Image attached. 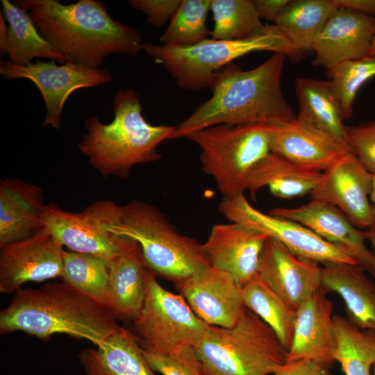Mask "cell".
<instances>
[{
	"label": "cell",
	"instance_id": "23",
	"mask_svg": "<svg viewBox=\"0 0 375 375\" xmlns=\"http://www.w3.org/2000/svg\"><path fill=\"white\" fill-rule=\"evenodd\" d=\"M147 267L137 242L110 262L106 307L117 319L133 321L146 297Z\"/></svg>",
	"mask_w": 375,
	"mask_h": 375
},
{
	"label": "cell",
	"instance_id": "7",
	"mask_svg": "<svg viewBox=\"0 0 375 375\" xmlns=\"http://www.w3.org/2000/svg\"><path fill=\"white\" fill-rule=\"evenodd\" d=\"M110 231L140 246L147 267L173 283L210 265L203 244L181 234L156 206L134 199Z\"/></svg>",
	"mask_w": 375,
	"mask_h": 375
},
{
	"label": "cell",
	"instance_id": "43",
	"mask_svg": "<svg viewBox=\"0 0 375 375\" xmlns=\"http://www.w3.org/2000/svg\"><path fill=\"white\" fill-rule=\"evenodd\" d=\"M365 238L372 245L373 259L369 272L375 278V230L372 228L367 229L365 231Z\"/></svg>",
	"mask_w": 375,
	"mask_h": 375
},
{
	"label": "cell",
	"instance_id": "26",
	"mask_svg": "<svg viewBox=\"0 0 375 375\" xmlns=\"http://www.w3.org/2000/svg\"><path fill=\"white\" fill-rule=\"evenodd\" d=\"M78 357L85 375H156L135 335L124 327L101 344L82 349Z\"/></svg>",
	"mask_w": 375,
	"mask_h": 375
},
{
	"label": "cell",
	"instance_id": "30",
	"mask_svg": "<svg viewBox=\"0 0 375 375\" xmlns=\"http://www.w3.org/2000/svg\"><path fill=\"white\" fill-rule=\"evenodd\" d=\"M243 301L245 308L266 323L288 350L296 310L257 275L243 286Z\"/></svg>",
	"mask_w": 375,
	"mask_h": 375
},
{
	"label": "cell",
	"instance_id": "40",
	"mask_svg": "<svg viewBox=\"0 0 375 375\" xmlns=\"http://www.w3.org/2000/svg\"><path fill=\"white\" fill-rule=\"evenodd\" d=\"M290 0H254L260 19L275 22Z\"/></svg>",
	"mask_w": 375,
	"mask_h": 375
},
{
	"label": "cell",
	"instance_id": "24",
	"mask_svg": "<svg viewBox=\"0 0 375 375\" xmlns=\"http://www.w3.org/2000/svg\"><path fill=\"white\" fill-rule=\"evenodd\" d=\"M358 264L322 266V288L343 300L347 319L360 329L375 330V283Z\"/></svg>",
	"mask_w": 375,
	"mask_h": 375
},
{
	"label": "cell",
	"instance_id": "17",
	"mask_svg": "<svg viewBox=\"0 0 375 375\" xmlns=\"http://www.w3.org/2000/svg\"><path fill=\"white\" fill-rule=\"evenodd\" d=\"M296 256L269 238L262 251L257 276L295 310L322 288V267Z\"/></svg>",
	"mask_w": 375,
	"mask_h": 375
},
{
	"label": "cell",
	"instance_id": "36",
	"mask_svg": "<svg viewBox=\"0 0 375 375\" xmlns=\"http://www.w3.org/2000/svg\"><path fill=\"white\" fill-rule=\"evenodd\" d=\"M141 349L150 368L161 375H206L193 347L169 353Z\"/></svg>",
	"mask_w": 375,
	"mask_h": 375
},
{
	"label": "cell",
	"instance_id": "33",
	"mask_svg": "<svg viewBox=\"0 0 375 375\" xmlns=\"http://www.w3.org/2000/svg\"><path fill=\"white\" fill-rule=\"evenodd\" d=\"M110 262L94 255L64 249L60 278L106 307Z\"/></svg>",
	"mask_w": 375,
	"mask_h": 375
},
{
	"label": "cell",
	"instance_id": "27",
	"mask_svg": "<svg viewBox=\"0 0 375 375\" xmlns=\"http://www.w3.org/2000/svg\"><path fill=\"white\" fill-rule=\"evenodd\" d=\"M297 117L349 146L340 102L330 81L299 77L295 81Z\"/></svg>",
	"mask_w": 375,
	"mask_h": 375
},
{
	"label": "cell",
	"instance_id": "9",
	"mask_svg": "<svg viewBox=\"0 0 375 375\" xmlns=\"http://www.w3.org/2000/svg\"><path fill=\"white\" fill-rule=\"evenodd\" d=\"M122 207L110 200H98L83 211H66L55 203L44 206L42 228L68 250L111 261L133 245V240L115 234Z\"/></svg>",
	"mask_w": 375,
	"mask_h": 375
},
{
	"label": "cell",
	"instance_id": "46",
	"mask_svg": "<svg viewBox=\"0 0 375 375\" xmlns=\"http://www.w3.org/2000/svg\"><path fill=\"white\" fill-rule=\"evenodd\" d=\"M372 375H375V362L373 365V373H372Z\"/></svg>",
	"mask_w": 375,
	"mask_h": 375
},
{
	"label": "cell",
	"instance_id": "29",
	"mask_svg": "<svg viewBox=\"0 0 375 375\" xmlns=\"http://www.w3.org/2000/svg\"><path fill=\"white\" fill-rule=\"evenodd\" d=\"M335 0H294L284 8L274 25L299 51L305 53L337 9Z\"/></svg>",
	"mask_w": 375,
	"mask_h": 375
},
{
	"label": "cell",
	"instance_id": "15",
	"mask_svg": "<svg viewBox=\"0 0 375 375\" xmlns=\"http://www.w3.org/2000/svg\"><path fill=\"white\" fill-rule=\"evenodd\" d=\"M372 183V174L351 151L322 172L309 195L336 206L356 227L369 229L375 222V208L369 199Z\"/></svg>",
	"mask_w": 375,
	"mask_h": 375
},
{
	"label": "cell",
	"instance_id": "2",
	"mask_svg": "<svg viewBox=\"0 0 375 375\" xmlns=\"http://www.w3.org/2000/svg\"><path fill=\"white\" fill-rule=\"evenodd\" d=\"M285 57L274 53L249 70L233 63L219 69L210 88V98L176 126L172 139L186 138L219 124L269 123L295 118L281 85Z\"/></svg>",
	"mask_w": 375,
	"mask_h": 375
},
{
	"label": "cell",
	"instance_id": "19",
	"mask_svg": "<svg viewBox=\"0 0 375 375\" xmlns=\"http://www.w3.org/2000/svg\"><path fill=\"white\" fill-rule=\"evenodd\" d=\"M269 214L297 222L326 241L347 251L365 271H369L372 252L365 244V231L356 227L336 206L311 199L295 208H276Z\"/></svg>",
	"mask_w": 375,
	"mask_h": 375
},
{
	"label": "cell",
	"instance_id": "32",
	"mask_svg": "<svg viewBox=\"0 0 375 375\" xmlns=\"http://www.w3.org/2000/svg\"><path fill=\"white\" fill-rule=\"evenodd\" d=\"M214 21L210 35L215 40H238L265 32V25L251 0H211Z\"/></svg>",
	"mask_w": 375,
	"mask_h": 375
},
{
	"label": "cell",
	"instance_id": "37",
	"mask_svg": "<svg viewBox=\"0 0 375 375\" xmlns=\"http://www.w3.org/2000/svg\"><path fill=\"white\" fill-rule=\"evenodd\" d=\"M346 131L352 152L369 173L375 174V121L346 126Z\"/></svg>",
	"mask_w": 375,
	"mask_h": 375
},
{
	"label": "cell",
	"instance_id": "31",
	"mask_svg": "<svg viewBox=\"0 0 375 375\" xmlns=\"http://www.w3.org/2000/svg\"><path fill=\"white\" fill-rule=\"evenodd\" d=\"M336 338L335 362L345 375H372L375 362V330L360 329L347 318L333 316Z\"/></svg>",
	"mask_w": 375,
	"mask_h": 375
},
{
	"label": "cell",
	"instance_id": "3",
	"mask_svg": "<svg viewBox=\"0 0 375 375\" xmlns=\"http://www.w3.org/2000/svg\"><path fill=\"white\" fill-rule=\"evenodd\" d=\"M122 327L107 307L62 281L20 288L0 312L1 335L21 331L47 340L65 334L98 346Z\"/></svg>",
	"mask_w": 375,
	"mask_h": 375
},
{
	"label": "cell",
	"instance_id": "4",
	"mask_svg": "<svg viewBox=\"0 0 375 375\" xmlns=\"http://www.w3.org/2000/svg\"><path fill=\"white\" fill-rule=\"evenodd\" d=\"M112 112L109 124L101 123L97 116L85 120L87 133L78 149L103 177L126 178L135 165L161 158L158 147L172 139L176 126L149 123L142 115L140 97L131 88L117 90Z\"/></svg>",
	"mask_w": 375,
	"mask_h": 375
},
{
	"label": "cell",
	"instance_id": "38",
	"mask_svg": "<svg viewBox=\"0 0 375 375\" xmlns=\"http://www.w3.org/2000/svg\"><path fill=\"white\" fill-rule=\"evenodd\" d=\"M182 0H131V7L147 15L150 25L160 28L168 21L178 8Z\"/></svg>",
	"mask_w": 375,
	"mask_h": 375
},
{
	"label": "cell",
	"instance_id": "18",
	"mask_svg": "<svg viewBox=\"0 0 375 375\" xmlns=\"http://www.w3.org/2000/svg\"><path fill=\"white\" fill-rule=\"evenodd\" d=\"M269 237L240 223L216 224L203 244L210 265L233 276L242 287L257 274Z\"/></svg>",
	"mask_w": 375,
	"mask_h": 375
},
{
	"label": "cell",
	"instance_id": "25",
	"mask_svg": "<svg viewBox=\"0 0 375 375\" xmlns=\"http://www.w3.org/2000/svg\"><path fill=\"white\" fill-rule=\"evenodd\" d=\"M322 172L301 166L278 153L270 151L249 173L246 191L252 199L257 192L267 187L281 199L310 194L319 184Z\"/></svg>",
	"mask_w": 375,
	"mask_h": 375
},
{
	"label": "cell",
	"instance_id": "35",
	"mask_svg": "<svg viewBox=\"0 0 375 375\" xmlns=\"http://www.w3.org/2000/svg\"><path fill=\"white\" fill-rule=\"evenodd\" d=\"M328 74L341 104L343 119H349L353 114V104L358 91L375 76V55L344 61Z\"/></svg>",
	"mask_w": 375,
	"mask_h": 375
},
{
	"label": "cell",
	"instance_id": "44",
	"mask_svg": "<svg viewBox=\"0 0 375 375\" xmlns=\"http://www.w3.org/2000/svg\"><path fill=\"white\" fill-rule=\"evenodd\" d=\"M372 189L370 192V201L372 203V205L374 206L375 208V174H372ZM372 229L375 230V222L374 226L371 228Z\"/></svg>",
	"mask_w": 375,
	"mask_h": 375
},
{
	"label": "cell",
	"instance_id": "34",
	"mask_svg": "<svg viewBox=\"0 0 375 375\" xmlns=\"http://www.w3.org/2000/svg\"><path fill=\"white\" fill-rule=\"evenodd\" d=\"M211 0H182L160 41L169 46H191L210 35L206 19Z\"/></svg>",
	"mask_w": 375,
	"mask_h": 375
},
{
	"label": "cell",
	"instance_id": "41",
	"mask_svg": "<svg viewBox=\"0 0 375 375\" xmlns=\"http://www.w3.org/2000/svg\"><path fill=\"white\" fill-rule=\"evenodd\" d=\"M338 8L351 10L362 14L375 15V0H335Z\"/></svg>",
	"mask_w": 375,
	"mask_h": 375
},
{
	"label": "cell",
	"instance_id": "10",
	"mask_svg": "<svg viewBox=\"0 0 375 375\" xmlns=\"http://www.w3.org/2000/svg\"><path fill=\"white\" fill-rule=\"evenodd\" d=\"M156 275L146 269V297L140 314L133 321L135 332L142 339V347L169 353L184 347H194L207 327L181 294L164 288Z\"/></svg>",
	"mask_w": 375,
	"mask_h": 375
},
{
	"label": "cell",
	"instance_id": "45",
	"mask_svg": "<svg viewBox=\"0 0 375 375\" xmlns=\"http://www.w3.org/2000/svg\"><path fill=\"white\" fill-rule=\"evenodd\" d=\"M375 55V36L372 40V45L370 47L368 55L369 56H374Z\"/></svg>",
	"mask_w": 375,
	"mask_h": 375
},
{
	"label": "cell",
	"instance_id": "22",
	"mask_svg": "<svg viewBox=\"0 0 375 375\" xmlns=\"http://www.w3.org/2000/svg\"><path fill=\"white\" fill-rule=\"evenodd\" d=\"M42 189L19 178L0 181V248L42 228Z\"/></svg>",
	"mask_w": 375,
	"mask_h": 375
},
{
	"label": "cell",
	"instance_id": "20",
	"mask_svg": "<svg viewBox=\"0 0 375 375\" xmlns=\"http://www.w3.org/2000/svg\"><path fill=\"white\" fill-rule=\"evenodd\" d=\"M374 36V17L337 8L311 47L313 65L328 72L344 61L367 56Z\"/></svg>",
	"mask_w": 375,
	"mask_h": 375
},
{
	"label": "cell",
	"instance_id": "8",
	"mask_svg": "<svg viewBox=\"0 0 375 375\" xmlns=\"http://www.w3.org/2000/svg\"><path fill=\"white\" fill-rule=\"evenodd\" d=\"M186 138L199 147L202 169L215 181L223 198L244 194L251 169L271 151L265 123L219 124Z\"/></svg>",
	"mask_w": 375,
	"mask_h": 375
},
{
	"label": "cell",
	"instance_id": "28",
	"mask_svg": "<svg viewBox=\"0 0 375 375\" xmlns=\"http://www.w3.org/2000/svg\"><path fill=\"white\" fill-rule=\"evenodd\" d=\"M1 1L8 24L5 55L9 62L24 66L33 58H43L60 64L67 62L65 57L40 33L26 10L8 0Z\"/></svg>",
	"mask_w": 375,
	"mask_h": 375
},
{
	"label": "cell",
	"instance_id": "14",
	"mask_svg": "<svg viewBox=\"0 0 375 375\" xmlns=\"http://www.w3.org/2000/svg\"><path fill=\"white\" fill-rule=\"evenodd\" d=\"M0 249L1 294H15L28 282L61 276L64 248L44 228Z\"/></svg>",
	"mask_w": 375,
	"mask_h": 375
},
{
	"label": "cell",
	"instance_id": "39",
	"mask_svg": "<svg viewBox=\"0 0 375 375\" xmlns=\"http://www.w3.org/2000/svg\"><path fill=\"white\" fill-rule=\"evenodd\" d=\"M272 375H335L331 367L311 359L286 361Z\"/></svg>",
	"mask_w": 375,
	"mask_h": 375
},
{
	"label": "cell",
	"instance_id": "12",
	"mask_svg": "<svg viewBox=\"0 0 375 375\" xmlns=\"http://www.w3.org/2000/svg\"><path fill=\"white\" fill-rule=\"evenodd\" d=\"M0 74L6 80L26 78L32 81L38 88L45 105L46 117L42 126H51L58 130L64 105L75 90L112 81L107 69H92L68 62L58 65L54 60H36L21 66L8 60H1Z\"/></svg>",
	"mask_w": 375,
	"mask_h": 375
},
{
	"label": "cell",
	"instance_id": "5",
	"mask_svg": "<svg viewBox=\"0 0 375 375\" xmlns=\"http://www.w3.org/2000/svg\"><path fill=\"white\" fill-rule=\"evenodd\" d=\"M194 349L206 375H272L288 356L272 329L247 308L231 327L208 325Z\"/></svg>",
	"mask_w": 375,
	"mask_h": 375
},
{
	"label": "cell",
	"instance_id": "11",
	"mask_svg": "<svg viewBox=\"0 0 375 375\" xmlns=\"http://www.w3.org/2000/svg\"><path fill=\"white\" fill-rule=\"evenodd\" d=\"M219 210L230 222L240 223L265 233L297 256L322 265L358 264L344 249L326 241L306 226L255 208L244 194L223 198Z\"/></svg>",
	"mask_w": 375,
	"mask_h": 375
},
{
	"label": "cell",
	"instance_id": "42",
	"mask_svg": "<svg viewBox=\"0 0 375 375\" xmlns=\"http://www.w3.org/2000/svg\"><path fill=\"white\" fill-rule=\"evenodd\" d=\"M8 26L5 23L2 12L0 13V53L5 56V48L7 42Z\"/></svg>",
	"mask_w": 375,
	"mask_h": 375
},
{
	"label": "cell",
	"instance_id": "6",
	"mask_svg": "<svg viewBox=\"0 0 375 375\" xmlns=\"http://www.w3.org/2000/svg\"><path fill=\"white\" fill-rule=\"evenodd\" d=\"M143 51L162 66L178 86L189 90L211 88L215 74L248 53L267 51L291 58L303 54L275 25L258 35L238 40L206 39L191 46L157 45L144 42Z\"/></svg>",
	"mask_w": 375,
	"mask_h": 375
},
{
	"label": "cell",
	"instance_id": "1",
	"mask_svg": "<svg viewBox=\"0 0 375 375\" xmlns=\"http://www.w3.org/2000/svg\"><path fill=\"white\" fill-rule=\"evenodd\" d=\"M40 33L67 62L99 69L110 54L135 56L143 51L142 35L135 28L115 20L100 1L17 0Z\"/></svg>",
	"mask_w": 375,
	"mask_h": 375
},
{
	"label": "cell",
	"instance_id": "13",
	"mask_svg": "<svg viewBox=\"0 0 375 375\" xmlns=\"http://www.w3.org/2000/svg\"><path fill=\"white\" fill-rule=\"evenodd\" d=\"M194 312L206 324L233 326L243 313V287L231 274L210 265L174 283Z\"/></svg>",
	"mask_w": 375,
	"mask_h": 375
},
{
	"label": "cell",
	"instance_id": "16",
	"mask_svg": "<svg viewBox=\"0 0 375 375\" xmlns=\"http://www.w3.org/2000/svg\"><path fill=\"white\" fill-rule=\"evenodd\" d=\"M265 126L272 152L321 172L352 151L349 146L297 117Z\"/></svg>",
	"mask_w": 375,
	"mask_h": 375
},
{
	"label": "cell",
	"instance_id": "21",
	"mask_svg": "<svg viewBox=\"0 0 375 375\" xmlns=\"http://www.w3.org/2000/svg\"><path fill=\"white\" fill-rule=\"evenodd\" d=\"M333 312V303L322 288L297 308L287 361L311 359L332 366L337 345Z\"/></svg>",
	"mask_w": 375,
	"mask_h": 375
}]
</instances>
